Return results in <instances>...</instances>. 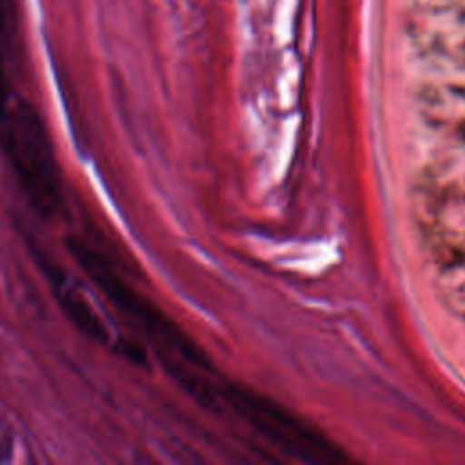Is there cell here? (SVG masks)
<instances>
[{"label": "cell", "instance_id": "obj_1", "mask_svg": "<svg viewBox=\"0 0 465 465\" xmlns=\"http://www.w3.org/2000/svg\"><path fill=\"white\" fill-rule=\"evenodd\" d=\"M0 145L35 211L53 216L60 207V182L51 143L36 109L16 93L0 105Z\"/></svg>", "mask_w": 465, "mask_h": 465}, {"label": "cell", "instance_id": "obj_2", "mask_svg": "<svg viewBox=\"0 0 465 465\" xmlns=\"http://www.w3.org/2000/svg\"><path fill=\"white\" fill-rule=\"evenodd\" d=\"M216 389L220 400L283 452L314 463H341L349 460L343 449L322 430L258 391L232 381H225Z\"/></svg>", "mask_w": 465, "mask_h": 465}, {"label": "cell", "instance_id": "obj_3", "mask_svg": "<svg viewBox=\"0 0 465 465\" xmlns=\"http://www.w3.org/2000/svg\"><path fill=\"white\" fill-rule=\"evenodd\" d=\"M65 245L69 252L78 260L80 267L89 274V278L105 292V296L113 300L124 312L140 322L158 343L169 351H174L189 363L209 369V360L203 351L189 336H185V332L162 311H158L154 305L136 294L125 282H122L98 252H94L85 242L78 238H67Z\"/></svg>", "mask_w": 465, "mask_h": 465}, {"label": "cell", "instance_id": "obj_4", "mask_svg": "<svg viewBox=\"0 0 465 465\" xmlns=\"http://www.w3.org/2000/svg\"><path fill=\"white\" fill-rule=\"evenodd\" d=\"M51 278L54 280V287L58 291V300H60L64 311L67 312V316L71 318V322H74L76 327L80 331H84L87 336H91L93 340L105 343L109 338L107 329L104 327V323L100 322L96 312L91 309L87 300L74 287L65 285L64 278H58V276H51Z\"/></svg>", "mask_w": 465, "mask_h": 465}, {"label": "cell", "instance_id": "obj_5", "mask_svg": "<svg viewBox=\"0 0 465 465\" xmlns=\"http://www.w3.org/2000/svg\"><path fill=\"white\" fill-rule=\"evenodd\" d=\"M13 452V434L5 423L0 421V463L9 460Z\"/></svg>", "mask_w": 465, "mask_h": 465}]
</instances>
